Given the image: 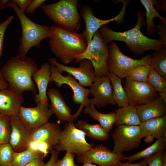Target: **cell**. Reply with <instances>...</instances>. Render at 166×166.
<instances>
[{
	"instance_id": "34",
	"label": "cell",
	"mask_w": 166,
	"mask_h": 166,
	"mask_svg": "<svg viewBox=\"0 0 166 166\" xmlns=\"http://www.w3.org/2000/svg\"><path fill=\"white\" fill-rule=\"evenodd\" d=\"M150 68V66L148 65L137 66L129 73L127 77L137 82H147Z\"/></svg>"
},
{
	"instance_id": "47",
	"label": "cell",
	"mask_w": 166,
	"mask_h": 166,
	"mask_svg": "<svg viewBox=\"0 0 166 166\" xmlns=\"http://www.w3.org/2000/svg\"><path fill=\"white\" fill-rule=\"evenodd\" d=\"M10 1L9 0H0V9H3L7 7V3Z\"/></svg>"
},
{
	"instance_id": "20",
	"label": "cell",
	"mask_w": 166,
	"mask_h": 166,
	"mask_svg": "<svg viewBox=\"0 0 166 166\" xmlns=\"http://www.w3.org/2000/svg\"><path fill=\"white\" fill-rule=\"evenodd\" d=\"M61 130L58 124L48 122L32 131L31 140L46 143L52 149L58 143Z\"/></svg>"
},
{
	"instance_id": "39",
	"label": "cell",
	"mask_w": 166,
	"mask_h": 166,
	"mask_svg": "<svg viewBox=\"0 0 166 166\" xmlns=\"http://www.w3.org/2000/svg\"><path fill=\"white\" fill-rule=\"evenodd\" d=\"M28 148L38 150L46 155L51 149L49 146L46 143L34 141H32L30 143L27 149Z\"/></svg>"
},
{
	"instance_id": "37",
	"label": "cell",
	"mask_w": 166,
	"mask_h": 166,
	"mask_svg": "<svg viewBox=\"0 0 166 166\" xmlns=\"http://www.w3.org/2000/svg\"><path fill=\"white\" fill-rule=\"evenodd\" d=\"M75 155L73 153L66 152L65 156L61 159L57 160L54 166H78L74 162Z\"/></svg>"
},
{
	"instance_id": "25",
	"label": "cell",
	"mask_w": 166,
	"mask_h": 166,
	"mask_svg": "<svg viewBox=\"0 0 166 166\" xmlns=\"http://www.w3.org/2000/svg\"><path fill=\"white\" fill-rule=\"evenodd\" d=\"M75 127L82 131L89 138L104 142L110 137L109 133L105 131L102 126L98 124H91L83 120H79L75 124Z\"/></svg>"
},
{
	"instance_id": "45",
	"label": "cell",
	"mask_w": 166,
	"mask_h": 166,
	"mask_svg": "<svg viewBox=\"0 0 166 166\" xmlns=\"http://www.w3.org/2000/svg\"><path fill=\"white\" fill-rule=\"evenodd\" d=\"M43 158H37L31 161L25 166H45L46 164L43 161Z\"/></svg>"
},
{
	"instance_id": "3",
	"label": "cell",
	"mask_w": 166,
	"mask_h": 166,
	"mask_svg": "<svg viewBox=\"0 0 166 166\" xmlns=\"http://www.w3.org/2000/svg\"><path fill=\"white\" fill-rule=\"evenodd\" d=\"M52 34L49 44L51 51L62 64L74 62L76 57L83 53L88 45L81 33L68 30L56 26H50Z\"/></svg>"
},
{
	"instance_id": "8",
	"label": "cell",
	"mask_w": 166,
	"mask_h": 166,
	"mask_svg": "<svg viewBox=\"0 0 166 166\" xmlns=\"http://www.w3.org/2000/svg\"><path fill=\"white\" fill-rule=\"evenodd\" d=\"M85 133L77 128L73 122L66 123L61 130L58 143L53 148L60 152L65 151L75 155H81L94 147L85 139Z\"/></svg>"
},
{
	"instance_id": "14",
	"label": "cell",
	"mask_w": 166,
	"mask_h": 166,
	"mask_svg": "<svg viewBox=\"0 0 166 166\" xmlns=\"http://www.w3.org/2000/svg\"><path fill=\"white\" fill-rule=\"evenodd\" d=\"M124 156L123 153H115L102 144H97L93 148L77 156L80 163H95L100 166H115Z\"/></svg>"
},
{
	"instance_id": "48",
	"label": "cell",
	"mask_w": 166,
	"mask_h": 166,
	"mask_svg": "<svg viewBox=\"0 0 166 166\" xmlns=\"http://www.w3.org/2000/svg\"><path fill=\"white\" fill-rule=\"evenodd\" d=\"M159 98L166 103V92H160L158 93Z\"/></svg>"
},
{
	"instance_id": "27",
	"label": "cell",
	"mask_w": 166,
	"mask_h": 166,
	"mask_svg": "<svg viewBox=\"0 0 166 166\" xmlns=\"http://www.w3.org/2000/svg\"><path fill=\"white\" fill-rule=\"evenodd\" d=\"M166 147V138L163 137L157 139L151 146L140 152L129 156L125 157L122 160H127L132 162L152 156L158 152L163 151Z\"/></svg>"
},
{
	"instance_id": "26",
	"label": "cell",
	"mask_w": 166,
	"mask_h": 166,
	"mask_svg": "<svg viewBox=\"0 0 166 166\" xmlns=\"http://www.w3.org/2000/svg\"><path fill=\"white\" fill-rule=\"evenodd\" d=\"M85 114H88L91 118L98 121L100 124L107 132L109 133L112 130L115 121L114 112L103 113L95 109L93 105H89L84 107Z\"/></svg>"
},
{
	"instance_id": "29",
	"label": "cell",
	"mask_w": 166,
	"mask_h": 166,
	"mask_svg": "<svg viewBox=\"0 0 166 166\" xmlns=\"http://www.w3.org/2000/svg\"><path fill=\"white\" fill-rule=\"evenodd\" d=\"M47 155L37 150L28 148L19 152H14L10 166H25L37 158L43 159Z\"/></svg>"
},
{
	"instance_id": "12",
	"label": "cell",
	"mask_w": 166,
	"mask_h": 166,
	"mask_svg": "<svg viewBox=\"0 0 166 166\" xmlns=\"http://www.w3.org/2000/svg\"><path fill=\"white\" fill-rule=\"evenodd\" d=\"M121 1L123 3V6L119 13L114 18L108 20H102L96 18L94 14L93 10L89 6L85 5L83 7L79 14L83 18L85 23V30L82 34L85 38L88 45L95 33L102 26L111 22L115 21L118 23L123 21L128 2Z\"/></svg>"
},
{
	"instance_id": "22",
	"label": "cell",
	"mask_w": 166,
	"mask_h": 166,
	"mask_svg": "<svg viewBox=\"0 0 166 166\" xmlns=\"http://www.w3.org/2000/svg\"><path fill=\"white\" fill-rule=\"evenodd\" d=\"M142 138L146 137L148 142L155 138H166V115L142 122L139 125Z\"/></svg>"
},
{
	"instance_id": "33",
	"label": "cell",
	"mask_w": 166,
	"mask_h": 166,
	"mask_svg": "<svg viewBox=\"0 0 166 166\" xmlns=\"http://www.w3.org/2000/svg\"><path fill=\"white\" fill-rule=\"evenodd\" d=\"M147 82L157 92H166V79L151 67Z\"/></svg>"
},
{
	"instance_id": "19",
	"label": "cell",
	"mask_w": 166,
	"mask_h": 166,
	"mask_svg": "<svg viewBox=\"0 0 166 166\" xmlns=\"http://www.w3.org/2000/svg\"><path fill=\"white\" fill-rule=\"evenodd\" d=\"M50 68L49 62H44L32 76L38 89V93L34 95V101L36 104L40 103L49 106L47 93L48 84L51 83Z\"/></svg>"
},
{
	"instance_id": "6",
	"label": "cell",
	"mask_w": 166,
	"mask_h": 166,
	"mask_svg": "<svg viewBox=\"0 0 166 166\" xmlns=\"http://www.w3.org/2000/svg\"><path fill=\"white\" fill-rule=\"evenodd\" d=\"M107 44L97 31L85 51L77 56L73 62L77 64L82 59H88L92 63L96 77H109L110 72L107 64L109 55Z\"/></svg>"
},
{
	"instance_id": "40",
	"label": "cell",
	"mask_w": 166,
	"mask_h": 166,
	"mask_svg": "<svg viewBox=\"0 0 166 166\" xmlns=\"http://www.w3.org/2000/svg\"><path fill=\"white\" fill-rule=\"evenodd\" d=\"M166 24L162 22L161 25L156 26V30L159 35L160 39L163 42L164 46L166 47Z\"/></svg>"
},
{
	"instance_id": "38",
	"label": "cell",
	"mask_w": 166,
	"mask_h": 166,
	"mask_svg": "<svg viewBox=\"0 0 166 166\" xmlns=\"http://www.w3.org/2000/svg\"><path fill=\"white\" fill-rule=\"evenodd\" d=\"M13 16H10L4 22L0 23V60L2 54L5 33L7 27L13 20ZM0 76L2 77L1 73L0 68Z\"/></svg>"
},
{
	"instance_id": "7",
	"label": "cell",
	"mask_w": 166,
	"mask_h": 166,
	"mask_svg": "<svg viewBox=\"0 0 166 166\" xmlns=\"http://www.w3.org/2000/svg\"><path fill=\"white\" fill-rule=\"evenodd\" d=\"M108 47L107 64L109 70L121 79L127 77L129 73L137 66L150 65L151 54H147L141 59H133L123 54L115 42H111Z\"/></svg>"
},
{
	"instance_id": "16",
	"label": "cell",
	"mask_w": 166,
	"mask_h": 166,
	"mask_svg": "<svg viewBox=\"0 0 166 166\" xmlns=\"http://www.w3.org/2000/svg\"><path fill=\"white\" fill-rule=\"evenodd\" d=\"M89 90L93 98L89 99V105L99 108L116 104L109 77H96Z\"/></svg>"
},
{
	"instance_id": "10",
	"label": "cell",
	"mask_w": 166,
	"mask_h": 166,
	"mask_svg": "<svg viewBox=\"0 0 166 166\" xmlns=\"http://www.w3.org/2000/svg\"><path fill=\"white\" fill-rule=\"evenodd\" d=\"M112 138L114 152L123 153L137 148L142 138L140 126H119L114 130Z\"/></svg>"
},
{
	"instance_id": "5",
	"label": "cell",
	"mask_w": 166,
	"mask_h": 166,
	"mask_svg": "<svg viewBox=\"0 0 166 166\" xmlns=\"http://www.w3.org/2000/svg\"><path fill=\"white\" fill-rule=\"evenodd\" d=\"M78 0H60L56 3L43 4L41 7L45 14L57 26L76 31L81 27V17L78 12Z\"/></svg>"
},
{
	"instance_id": "50",
	"label": "cell",
	"mask_w": 166,
	"mask_h": 166,
	"mask_svg": "<svg viewBox=\"0 0 166 166\" xmlns=\"http://www.w3.org/2000/svg\"><path fill=\"white\" fill-rule=\"evenodd\" d=\"M162 166H166V156L164 157Z\"/></svg>"
},
{
	"instance_id": "15",
	"label": "cell",
	"mask_w": 166,
	"mask_h": 166,
	"mask_svg": "<svg viewBox=\"0 0 166 166\" xmlns=\"http://www.w3.org/2000/svg\"><path fill=\"white\" fill-rule=\"evenodd\" d=\"M37 105L34 108L22 106L18 115L24 126L31 131L48 122L53 114L49 106L40 103Z\"/></svg>"
},
{
	"instance_id": "49",
	"label": "cell",
	"mask_w": 166,
	"mask_h": 166,
	"mask_svg": "<svg viewBox=\"0 0 166 166\" xmlns=\"http://www.w3.org/2000/svg\"><path fill=\"white\" fill-rule=\"evenodd\" d=\"M81 166H97L95 164H93L92 163H85L83 164Z\"/></svg>"
},
{
	"instance_id": "31",
	"label": "cell",
	"mask_w": 166,
	"mask_h": 166,
	"mask_svg": "<svg viewBox=\"0 0 166 166\" xmlns=\"http://www.w3.org/2000/svg\"><path fill=\"white\" fill-rule=\"evenodd\" d=\"M150 67L166 79V47L154 51Z\"/></svg>"
},
{
	"instance_id": "35",
	"label": "cell",
	"mask_w": 166,
	"mask_h": 166,
	"mask_svg": "<svg viewBox=\"0 0 166 166\" xmlns=\"http://www.w3.org/2000/svg\"><path fill=\"white\" fill-rule=\"evenodd\" d=\"M14 152L9 143L0 144V166H10Z\"/></svg>"
},
{
	"instance_id": "9",
	"label": "cell",
	"mask_w": 166,
	"mask_h": 166,
	"mask_svg": "<svg viewBox=\"0 0 166 166\" xmlns=\"http://www.w3.org/2000/svg\"><path fill=\"white\" fill-rule=\"evenodd\" d=\"M50 70L51 83L54 82L58 88L61 87L64 84L69 86L73 93L72 98L73 102L76 105L80 104L77 112L73 115L74 121H75L80 116L83 109L89 105V97L90 94L89 89L81 86L70 74H68L66 76L62 75L54 65L50 64Z\"/></svg>"
},
{
	"instance_id": "28",
	"label": "cell",
	"mask_w": 166,
	"mask_h": 166,
	"mask_svg": "<svg viewBox=\"0 0 166 166\" xmlns=\"http://www.w3.org/2000/svg\"><path fill=\"white\" fill-rule=\"evenodd\" d=\"M140 2L145 8L146 12V31L147 34H150L156 30V26L153 22L155 17L159 18L164 23H166V18L161 16L154 6L156 2L153 0H140Z\"/></svg>"
},
{
	"instance_id": "2",
	"label": "cell",
	"mask_w": 166,
	"mask_h": 166,
	"mask_svg": "<svg viewBox=\"0 0 166 166\" xmlns=\"http://www.w3.org/2000/svg\"><path fill=\"white\" fill-rule=\"evenodd\" d=\"M137 22L136 25L131 29L124 32H116L104 25L98 31L107 44L113 41L124 42L129 49L138 56L149 50H158L164 47L161 40L149 38L141 32V29L144 22L143 16L140 12L137 14Z\"/></svg>"
},
{
	"instance_id": "17",
	"label": "cell",
	"mask_w": 166,
	"mask_h": 166,
	"mask_svg": "<svg viewBox=\"0 0 166 166\" xmlns=\"http://www.w3.org/2000/svg\"><path fill=\"white\" fill-rule=\"evenodd\" d=\"M11 131L9 143L14 152H19L26 149L32 141V131L27 128L18 117L10 116Z\"/></svg>"
},
{
	"instance_id": "32",
	"label": "cell",
	"mask_w": 166,
	"mask_h": 166,
	"mask_svg": "<svg viewBox=\"0 0 166 166\" xmlns=\"http://www.w3.org/2000/svg\"><path fill=\"white\" fill-rule=\"evenodd\" d=\"M11 131L10 116L0 113V144L9 143Z\"/></svg>"
},
{
	"instance_id": "4",
	"label": "cell",
	"mask_w": 166,
	"mask_h": 166,
	"mask_svg": "<svg viewBox=\"0 0 166 166\" xmlns=\"http://www.w3.org/2000/svg\"><path fill=\"white\" fill-rule=\"evenodd\" d=\"M7 6L14 10L20 20L22 28V35L19 40L18 55L21 58H24L28 52L33 47L41 48L40 43L42 40L50 38L52 32L50 26L41 25L35 23L21 11L17 5L11 0Z\"/></svg>"
},
{
	"instance_id": "41",
	"label": "cell",
	"mask_w": 166,
	"mask_h": 166,
	"mask_svg": "<svg viewBox=\"0 0 166 166\" xmlns=\"http://www.w3.org/2000/svg\"><path fill=\"white\" fill-rule=\"evenodd\" d=\"M45 0H32V1L25 11V14H28L33 13L38 7L41 6Z\"/></svg>"
},
{
	"instance_id": "13",
	"label": "cell",
	"mask_w": 166,
	"mask_h": 166,
	"mask_svg": "<svg viewBox=\"0 0 166 166\" xmlns=\"http://www.w3.org/2000/svg\"><path fill=\"white\" fill-rule=\"evenodd\" d=\"M50 64L55 65L61 73L66 72L78 81L83 87H90L96 77L95 72L92 63L88 59H84L79 61L78 67L69 66L59 63L56 58L48 59Z\"/></svg>"
},
{
	"instance_id": "23",
	"label": "cell",
	"mask_w": 166,
	"mask_h": 166,
	"mask_svg": "<svg viewBox=\"0 0 166 166\" xmlns=\"http://www.w3.org/2000/svg\"><path fill=\"white\" fill-rule=\"evenodd\" d=\"M135 106L141 122L166 115V103L159 97L147 103Z\"/></svg>"
},
{
	"instance_id": "44",
	"label": "cell",
	"mask_w": 166,
	"mask_h": 166,
	"mask_svg": "<svg viewBox=\"0 0 166 166\" xmlns=\"http://www.w3.org/2000/svg\"><path fill=\"white\" fill-rule=\"evenodd\" d=\"M115 166H147V165L145 160L143 159L140 162L136 163L128 162L123 163L120 161L117 162Z\"/></svg>"
},
{
	"instance_id": "30",
	"label": "cell",
	"mask_w": 166,
	"mask_h": 166,
	"mask_svg": "<svg viewBox=\"0 0 166 166\" xmlns=\"http://www.w3.org/2000/svg\"><path fill=\"white\" fill-rule=\"evenodd\" d=\"M112 86L113 97L120 108L128 105L127 93L122 86L121 79L110 72L109 76Z\"/></svg>"
},
{
	"instance_id": "36",
	"label": "cell",
	"mask_w": 166,
	"mask_h": 166,
	"mask_svg": "<svg viewBox=\"0 0 166 166\" xmlns=\"http://www.w3.org/2000/svg\"><path fill=\"white\" fill-rule=\"evenodd\" d=\"M165 151H161L151 156L143 159L148 166H162Z\"/></svg>"
},
{
	"instance_id": "46",
	"label": "cell",
	"mask_w": 166,
	"mask_h": 166,
	"mask_svg": "<svg viewBox=\"0 0 166 166\" xmlns=\"http://www.w3.org/2000/svg\"><path fill=\"white\" fill-rule=\"evenodd\" d=\"M8 88V83L0 76V89H6Z\"/></svg>"
},
{
	"instance_id": "24",
	"label": "cell",
	"mask_w": 166,
	"mask_h": 166,
	"mask_svg": "<svg viewBox=\"0 0 166 166\" xmlns=\"http://www.w3.org/2000/svg\"><path fill=\"white\" fill-rule=\"evenodd\" d=\"M114 112L116 127L121 125L139 126L141 123L135 106L128 105L116 109Z\"/></svg>"
},
{
	"instance_id": "18",
	"label": "cell",
	"mask_w": 166,
	"mask_h": 166,
	"mask_svg": "<svg viewBox=\"0 0 166 166\" xmlns=\"http://www.w3.org/2000/svg\"><path fill=\"white\" fill-rule=\"evenodd\" d=\"M47 94L50 101L49 108L57 118L58 122L62 123L63 122H73L71 109L65 103L59 90L50 88L47 91Z\"/></svg>"
},
{
	"instance_id": "21",
	"label": "cell",
	"mask_w": 166,
	"mask_h": 166,
	"mask_svg": "<svg viewBox=\"0 0 166 166\" xmlns=\"http://www.w3.org/2000/svg\"><path fill=\"white\" fill-rule=\"evenodd\" d=\"M24 101L22 95L9 89H0V113L9 116L18 115Z\"/></svg>"
},
{
	"instance_id": "11",
	"label": "cell",
	"mask_w": 166,
	"mask_h": 166,
	"mask_svg": "<svg viewBox=\"0 0 166 166\" xmlns=\"http://www.w3.org/2000/svg\"><path fill=\"white\" fill-rule=\"evenodd\" d=\"M123 88L130 105L136 106L147 103L158 96L157 92L147 82H137L128 77L125 78Z\"/></svg>"
},
{
	"instance_id": "1",
	"label": "cell",
	"mask_w": 166,
	"mask_h": 166,
	"mask_svg": "<svg viewBox=\"0 0 166 166\" xmlns=\"http://www.w3.org/2000/svg\"><path fill=\"white\" fill-rule=\"evenodd\" d=\"M39 68L31 57L21 58L18 54L11 57L1 69V75L8 83V88L21 95L26 91L37 94L32 76Z\"/></svg>"
},
{
	"instance_id": "42",
	"label": "cell",
	"mask_w": 166,
	"mask_h": 166,
	"mask_svg": "<svg viewBox=\"0 0 166 166\" xmlns=\"http://www.w3.org/2000/svg\"><path fill=\"white\" fill-rule=\"evenodd\" d=\"M11 1L16 4L20 10L25 13V10L31 3L32 0H12Z\"/></svg>"
},
{
	"instance_id": "43",
	"label": "cell",
	"mask_w": 166,
	"mask_h": 166,
	"mask_svg": "<svg viewBox=\"0 0 166 166\" xmlns=\"http://www.w3.org/2000/svg\"><path fill=\"white\" fill-rule=\"evenodd\" d=\"M50 151L51 153V156L45 166H54L55 162L58 160L59 152L53 148L51 149Z\"/></svg>"
}]
</instances>
